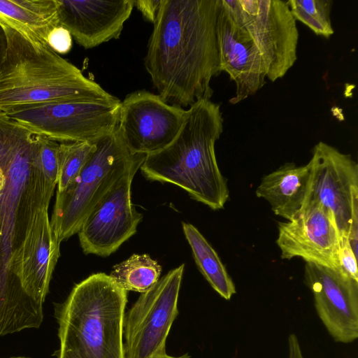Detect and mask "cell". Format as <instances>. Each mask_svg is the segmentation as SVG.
<instances>
[{
    "instance_id": "4dcf8cb0",
    "label": "cell",
    "mask_w": 358,
    "mask_h": 358,
    "mask_svg": "<svg viewBox=\"0 0 358 358\" xmlns=\"http://www.w3.org/2000/svg\"><path fill=\"white\" fill-rule=\"evenodd\" d=\"M162 358H191V357L187 354V353H185L181 356H179V357H173V356H170L169 355H165L164 357H162Z\"/></svg>"
},
{
    "instance_id": "f546056e",
    "label": "cell",
    "mask_w": 358,
    "mask_h": 358,
    "mask_svg": "<svg viewBox=\"0 0 358 358\" xmlns=\"http://www.w3.org/2000/svg\"><path fill=\"white\" fill-rule=\"evenodd\" d=\"M5 183H6V177H5L3 171L0 168V196H1V192L3 189V187L5 186Z\"/></svg>"
},
{
    "instance_id": "7c38bea8",
    "label": "cell",
    "mask_w": 358,
    "mask_h": 358,
    "mask_svg": "<svg viewBox=\"0 0 358 358\" xmlns=\"http://www.w3.org/2000/svg\"><path fill=\"white\" fill-rule=\"evenodd\" d=\"M141 165L126 172L83 220L78 234L85 254L107 257L136 232L143 215L132 203L131 188Z\"/></svg>"
},
{
    "instance_id": "44dd1931",
    "label": "cell",
    "mask_w": 358,
    "mask_h": 358,
    "mask_svg": "<svg viewBox=\"0 0 358 358\" xmlns=\"http://www.w3.org/2000/svg\"><path fill=\"white\" fill-rule=\"evenodd\" d=\"M162 266L148 254H134L113 266L110 277L121 288L143 293L160 279Z\"/></svg>"
},
{
    "instance_id": "cb8c5ba5",
    "label": "cell",
    "mask_w": 358,
    "mask_h": 358,
    "mask_svg": "<svg viewBox=\"0 0 358 358\" xmlns=\"http://www.w3.org/2000/svg\"><path fill=\"white\" fill-rule=\"evenodd\" d=\"M59 148V142L39 136L38 164L47 182L55 187L58 180Z\"/></svg>"
},
{
    "instance_id": "9a60e30c",
    "label": "cell",
    "mask_w": 358,
    "mask_h": 358,
    "mask_svg": "<svg viewBox=\"0 0 358 358\" xmlns=\"http://www.w3.org/2000/svg\"><path fill=\"white\" fill-rule=\"evenodd\" d=\"M60 243L52 228L48 207L41 208L35 213L22 244L10 261L11 273L27 294L41 303L49 292L60 256Z\"/></svg>"
},
{
    "instance_id": "7402d4cb",
    "label": "cell",
    "mask_w": 358,
    "mask_h": 358,
    "mask_svg": "<svg viewBox=\"0 0 358 358\" xmlns=\"http://www.w3.org/2000/svg\"><path fill=\"white\" fill-rule=\"evenodd\" d=\"M286 2L294 19L306 24L316 35L326 38L333 35L331 0H289Z\"/></svg>"
},
{
    "instance_id": "83f0119b",
    "label": "cell",
    "mask_w": 358,
    "mask_h": 358,
    "mask_svg": "<svg viewBox=\"0 0 358 358\" xmlns=\"http://www.w3.org/2000/svg\"><path fill=\"white\" fill-rule=\"evenodd\" d=\"M289 358H303L297 336L291 334L288 336Z\"/></svg>"
},
{
    "instance_id": "484cf974",
    "label": "cell",
    "mask_w": 358,
    "mask_h": 358,
    "mask_svg": "<svg viewBox=\"0 0 358 358\" xmlns=\"http://www.w3.org/2000/svg\"><path fill=\"white\" fill-rule=\"evenodd\" d=\"M73 38L70 32L64 27L54 28L48 34L47 43L57 54H66L72 48Z\"/></svg>"
},
{
    "instance_id": "f1b7e54d",
    "label": "cell",
    "mask_w": 358,
    "mask_h": 358,
    "mask_svg": "<svg viewBox=\"0 0 358 358\" xmlns=\"http://www.w3.org/2000/svg\"><path fill=\"white\" fill-rule=\"evenodd\" d=\"M7 38L3 26L0 24V67L6 56Z\"/></svg>"
},
{
    "instance_id": "3957f363",
    "label": "cell",
    "mask_w": 358,
    "mask_h": 358,
    "mask_svg": "<svg viewBox=\"0 0 358 358\" xmlns=\"http://www.w3.org/2000/svg\"><path fill=\"white\" fill-rule=\"evenodd\" d=\"M7 38L0 67V111L66 101L110 99L115 96L85 77L47 43L0 23Z\"/></svg>"
},
{
    "instance_id": "d4e9b609",
    "label": "cell",
    "mask_w": 358,
    "mask_h": 358,
    "mask_svg": "<svg viewBox=\"0 0 358 358\" xmlns=\"http://www.w3.org/2000/svg\"><path fill=\"white\" fill-rule=\"evenodd\" d=\"M357 253L353 250L348 239H341L338 253L340 268L352 279L358 281Z\"/></svg>"
},
{
    "instance_id": "ffe728a7",
    "label": "cell",
    "mask_w": 358,
    "mask_h": 358,
    "mask_svg": "<svg viewBox=\"0 0 358 358\" xmlns=\"http://www.w3.org/2000/svg\"><path fill=\"white\" fill-rule=\"evenodd\" d=\"M182 224L200 272L221 297L230 300L236 293V287L217 253L194 226L187 222Z\"/></svg>"
},
{
    "instance_id": "1f68e13d",
    "label": "cell",
    "mask_w": 358,
    "mask_h": 358,
    "mask_svg": "<svg viewBox=\"0 0 358 358\" xmlns=\"http://www.w3.org/2000/svg\"><path fill=\"white\" fill-rule=\"evenodd\" d=\"M10 358H30V357H10Z\"/></svg>"
},
{
    "instance_id": "52a82bcc",
    "label": "cell",
    "mask_w": 358,
    "mask_h": 358,
    "mask_svg": "<svg viewBox=\"0 0 358 358\" xmlns=\"http://www.w3.org/2000/svg\"><path fill=\"white\" fill-rule=\"evenodd\" d=\"M120 100L66 101L24 106L6 113L34 134L59 143L91 141L114 131Z\"/></svg>"
},
{
    "instance_id": "e0dca14e",
    "label": "cell",
    "mask_w": 358,
    "mask_h": 358,
    "mask_svg": "<svg viewBox=\"0 0 358 358\" xmlns=\"http://www.w3.org/2000/svg\"><path fill=\"white\" fill-rule=\"evenodd\" d=\"M59 25L85 49L120 38L134 0H57Z\"/></svg>"
},
{
    "instance_id": "9c48e42d",
    "label": "cell",
    "mask_w": 358,
    "mask_h": 358,
    "mask_svg": "<svg viewBox=\"0 0 358 358\" xmlns=\"http://www.w3.org/2000/svg\"><path fill=\"white\" fill-rule=\"evenodd\" d=\"M308 164L310 178L306 203L315 201L329 210L341 239L357 254L358 165L350 155L322 141L317 143Z\"/></svg>"
},
{
    "instance_id": "4316f807",
    "label": "cell",
    "mask_w": 358,
    "mask_h": 358,
    "mask_svg": "<svg viewBox=\"0 0 358 358\" xmlns=\"http://www.w3.org/2000/svg\"><path fill=\"white\" fill-rule=\"evenodd\" d=\"M162 0H134L136 7L145 20L155 22Z\"/></svg>"
},
{
    "instance_id": "8992f818",
    "label": "cell",
    "mask_w": 358,
    "mask_h": 358,
    "mask_svg": "<svg viewBox=\"0 0 358 358\" xmlns=\"http://www.w3.org/2000/svg\"><path fill=\"white\" fill-rule=\"evenodd\" d=\"M96 148L74 180L57 192L50 223L62 242L75 234L90 210L131 168L146 155L134 154L116 128L94 141Z\"/></svg>"
},
{
    "instance_id": "5b68a950",
    "label": "cell",
    "mask_w": 358,
    "mask_h": 358,
    "mask_svg": "<svg viewBox=\"0 0 358 358\" xmlns=\"http://www.w3.org/2000/svg\"><path fill=\"white\" fill-rule=\"evenodd\" d=\"M127 292L104 273L76 284L55 303L57 358H126L123 343Z\"/></svg>"
},
{
    "instance_id": "5bb4252c",
    "label": "cell",
    "mask_w": 358,
    "mask_h": 358,
    "mask_svg": "<svg viewBox=\"0 0 358 358\" xmlns=\"http://www.w3.org/2000/svg\"><path fill=\"white\" fill-rule=\"evenodd\" d=\"M276 243L282 259L302 258L306 263L340 268L341 238L332 213L322 204L308 201L291 221L279 222Z\"/></svg>"
},
{
    "instance_id": "277c9868",
    "label": "cell",
    "mask_w": 358,
    "mask_h": 358,
    "mask_svg": "<svg viewBox=\"0 0 358 358\" xmlns=\"http://www.w3.org/2000/svg\"><path fill=\"white\" fill-rule=\"evenodd\" d=\"M38 143L39 136L0 111V168L6 177L0 196V289L19 282L10 271L12 257L55 189L39 169Z\"/></svg>"
},
{
    "instance_id": "2e32d148",
    "label": "cell",
    "mask_w": 358,
    "mask_h": 358,
    "mask_svg": "<svg viewBox=\"0 0 358 358\" xmlns=\"http://www.w3.org/2000/svg\"><path fill=\"white\" fill-rule=\"evenodd\" d=\"M220 70L236 85L229 100L236 104L255 94L266 84L265 66L250 37L220 0L217 19Z\"/></svg>"
},
{
    "instance_id": "d6986e66",
    "label": "cell",
    "mask_w": 358,
    "mask_h": 358,
    "mask_svg": "<svg viewBox=\"0 0 358 358\" xmlns=\"http://www.w3.org/2000/svg\"><path fill=\"white\" fill-rule=\"evenodd\" d=\"M0 23L47 43L59 26L57 0H0Z\"/></svg>"
},
{
    "instance_id": "8fae6325",
    "label": "cell",
    "mask_w": 358,
    "mask_h": 358,
    "mask_svg": "<svg viewBox=\"0 0 358 358\" xmlns=\"http://www.w3.org/2000/svg\"><path fill=\"white\" fill-rule=\"evenodd\" d=\"M186 109L145 90L120 101L117 129L131 153L148 155L169 145L178 134Z\"/></svg>"
},
{
    "instance_id": "30bf717a",
    "label": "cell",
    "mask_w": 358,
    "mask_h": 358,
    "mask_svg": "<svg viewBox=\"0 0 358 358\" xmlns=\"http://www.w3.org/2000/svg\"><path fill=\"white\" fill-rule=\"evenodd\" d=\"M185 264L169 271L140 296L125 314L126 358H162L178 314Z\"/></svg>"
},
{
    "instance_id": "ac0fdd59",
    "label": "cell",
    "mask_w": 358,
    "mask_h": 358,
    "mask_svg": "<svg viewBox=\"0 0 358 358\" xmlns=\"http://www.w3.org/2000/svg\"><path fill=\"white\" fill-rule=\"evenodd\" d=\"M310 167L289 162L264 176L256 189V196L265 199L278 216L291 221L304 208L308 198Z\"/></svg>"
},
{
    "instance_id": "603a6c76",
    "label": "cell",
    "mask_w": 358,
    "mask_h": 358,
    "mask_svg": "<svg viewBox=\"0 0 358 358\" xmlns=\"http://www.w3.org/2000/svg\"><path fill=\"white\" fill-rule=\"evenodd\" d=\"M94 141L59 143L57 192H62L74 180L95 150Z\"/></svg>"
},
{
    "instance_id": "ba28073f",
    "label": "cell",
    "mask_w": 358,
    "mask_h": 358,
    "mask_svg": "<svg viewBox=\"0 0 358 358\" xmlns=\"http://www.w3.org/2000/svg\"><path fill=\"white\" fill-rule=\"evenodd\" d=\"M259 51L266 78H283L297 60L299 31L286 1L222 0Z\"/></svg>"
},
{
    "instance_id": "4fadbf2b",
    "label": "cell",
    "mask_w": 358,
    "mask_h": 358,
    "mask_svg": "<svg viewBox=\"0 0 358 358\" xmlns=\"http://www.w3.org/2000/svg\"><path fill=\"white\" fill-rule=\"evenodd\" d=\"M304 282L313 294L316 312L334 341L358 338V281L341 268L306 263Z\"/></svg>"
},
{
    "instance_id": "6da1fadb",
    "label": "cell",
    "mask_w": 358,
    "mask_h": 358,
    "mask_svg": "<svg viewBox=\"0 0 358 358\" xmlns=\"http://www.w3.org/2000/svg\"><path fill=\"white\" fill-rule=\"evenodd\" d=\"M220 0H162L145 68L166 103L189 108L212 97L220 73L217 19Z\"/></svg>"
},
{
    "instance_id": "7a4b0ae2",
    "label": "cell",
    "mask_w": 358,
    "mask_h": 358,
    "mask_svg": "<svg viewBox=\"0 0 358 358\" xmlns=\"http://www.w3.org/2000/svg\"><path fill=\"white\" fill-rule=\"evenodd\" d=\"M220 105L210 99L197 101L187 109L173 141L146 155L140 167L148 180L174 184L194 200L216 210L229 199L227 181L218 166L215 145L223 131Z\"/></svg>"
}]
</instances>
